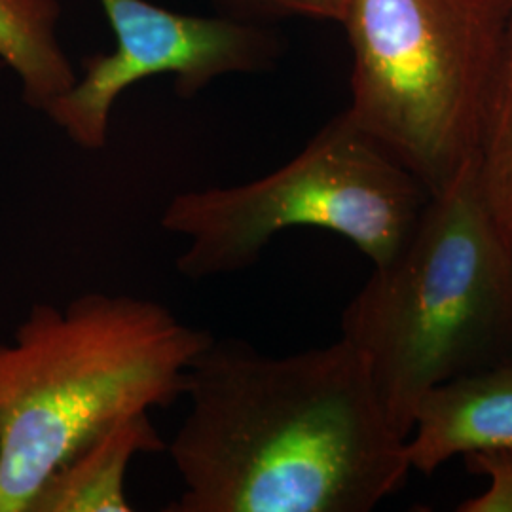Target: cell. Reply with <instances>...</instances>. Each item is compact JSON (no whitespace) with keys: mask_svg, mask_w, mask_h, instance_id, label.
I'll list each match as a JSON object with an SVG mask.
<instances>
[{"mask_svg":"<svg viewBox=\"0 0 512 512\" xmlns=\"http://www.w3.org/2000/svg\"><path fill=\"white\" fill-rule=\"evenodd\" d=\"M167 512H368L410 475L361 353L340 338L270 357L215 338L188 368Z\"/></svg>","mask_w":512,"mask_h":512,"instance_id":"1","label":"cell"},{"mask_svg":"<svg viewBox=\"0 0 512 512\" xmlns=\"http://www.w3.org/2000/svg\"><path fill=\"white\" fill-rule=\"evenodd\" d=\"M211 340L129 294L35 304L0 344V512H29L48 476L112 423L184 397Z\"/></svg>","mask_w":512,"mask_h":512,"instance_id":"2","label":"cell"},{"mask_svg":"<svg viewBox=\"0 0 512 512\" xmlns=\"http://www.w3.org/2000/svg\"><path fill=\"white\" fill-rule=\"evenodd\" d=\"M342 338L404 439L431 391L512 359V249L476 162L429 196L399 255L374 266L342 313Z\"/></svg>","mask_w":512,"mask_h":512,"instance_id":"3","label":"cell"},{"mask_svg":"<svg viewBox=\"0 0 512 512\" xmlns=\"http://www.w3.org/2000/svg\"><path fill=\"white\" fill-rule=\"evenodd\" d=\"M507 0H348L349 116L433 194L476 162Z\"/></svg>","mask_w":512,"mask_h":512,"instance_id":"4","label":"cell"},{"mask_svg":"<svg viewBox=\"0 0 512 512\" xmlns=\"http://www.w3.org/2000/svg\"><path fill=\"white\" fill-rule=\"evenodd\" d=\"M429 196L344 110L291 162L251 183L181 192L160 222L188 239L175 268L192 281L251 268L291 228L338 234L384 266L412 236Z\"/></svg>","mask_w":512,"mask_h":512,"instance_id":"5","label":"cell"},{"mask_svg":"<svg viewBox=\"0 0 512 512\" xmlns=\"http://www.w3.org/2000/svg\"><path fill=\"white\" fill-rule=\"evenodd\" d=\"M116 37L112 54L84 61V76L46 116L74 145H107L110 112L139 80L173 74L181 97H196L213 80L266 69L277 55L274 38L251 21L198 18L169 12L148 0H99Z\"/></svg>","mask_w":512,"mask_h":512,"instance_id":"6","label":"cell"},{"mask_svg":"<svg viewBox=\"0 0 512 512\" xmlns=\"http://www.w3.org/2000/svg\"><path fill=\"white\" fill-rule=\"evenodd\" d=\"M512 446V359L440 385L421 401L404 454L431 475L476 450Z\"/></svg>","mask_w":512,"mask_h":512,"instance_id":"7","label":"cell"},{"mask_svg":"<svg viewBox=\"0 0 512 512\" xmlns=\"http://www.w3.org/2000/svg\"><path fill=\"white\" fill-rule=\"evenodd\" d=\"M164 448L148 410L129 414L65 459L33 497L29 512H131V459Z\"/></svg>","mask_w":512,"mask_h":512,"instance_id":"8","label":"cell"},{"mask_svg":"<svg viewBox=\"0 0 512 512\" xmlns=\"http://www.w3.org/2000/svg\"><path fill=\"white\" fill-rule=\"evenodd\" d=\"M59 18L57 0H0V59L18 74L25 103L44 114L78 78L57 37Z\"/></svg>","mask_w":512,"mask_h":512,"instance_id":"9","label":"cell"},{"mask_svg":"<svg viewBox=\"0 0 512 512\" xmlns=\"http://www.w3.org/2000/svg\"><path fill=\"white\" fill-rule=\"evenodd\" d=\"M476 181L512 249V0L480 129Z\"/></svg>","mask_w":512,"mask_h":512,"instance_id":"10","label":"cell"},{"mask_svg":"<svg viewBox=\"0 0 512 512\" xmlns=\"http://www.w3.org/2000/svg\"><path fill=\"white\" fill-rule=\"evenodd\" d=\"M465 467L488 478L486 492L465 499L459 512H512V446L465 454Z\"/></svg>","mask_w":512,"mask_h":512,"instance_id":"11","label":"cell"},{"mask_svg":"<svg viewBox=\"0 0 512 512\" xmlns=\"http://www.w3.org/2000/svg\"><path fill=\"white\" fill-rule=\"evenodd\" d=\"M226 18L251 21L258 19L308 18L340 23L348 0H211Z\"/></svg>","mask_w":512,"mask_h":512,"instance_id":"12","label":"cell"}]
</instances>
